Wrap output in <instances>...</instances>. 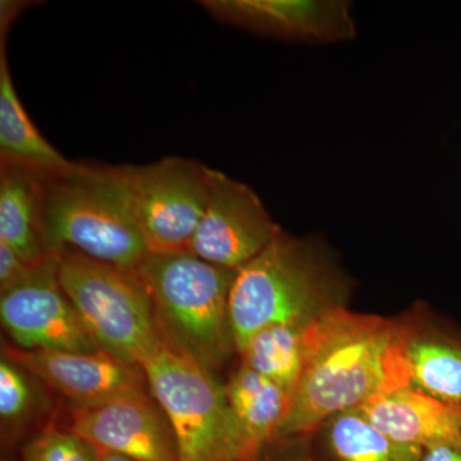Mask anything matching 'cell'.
I'll list each match as a JSON object with an SVG mask.
<instances>
[{
	"label": "cell",
	"instance_id": "1",
	"mask_svg": "<svg viewBox=\"0 0 461 461\" xmlns=\"http://www.w3.org/2000/svg\"><path fill=\"white\" fill-rule=\"evenodd\" d=\"M403 324L335 306L303 332V369L275 439L313 432L339 412L409 387Z\"/></svg>",
	"mask_w": 461,
	"mask_h": 461
},
{
	"label": "cell",
	"instance_id": "2",
	"mask_svg": "<svg viewBox=\"0 0 461 461\" xmlns=\"http://www.w3.org/2000/svg\"><path fill=\"white\" fill-rule=\"evenodd\" d=\"M348 286L326 248L281 230L259 256L236 271L230 295L236 351L241 354L260 330L280 324L305 326L344 305Z\"/></svg>",
	"mask_w": 461,
	"mask_h": 461
},
{
	"label": "cell",
	"instance_id": "3",
	"mask_svg": "<svg viewBox=\"0 0 461 461\" xmlns=\"http://www.w3.org/2000/svg\"><path fill=\"white\" fill-rule=\"evenodd\" d=\"M42 239L50 256L74 250L135 271L148 256L114 167L72 162L41 173Z\"/></svg>",
	"mask_w": 461,
	"mask_h": 461
},
{
	"label": "cell",
	"instance_id": "4",
	"mask_svg": "<svg viewBox=\"0 0 461 461\" xmlns=\"http://www.w3.org/2000/svg\"><path fill=\"white\" fill-rule=\"evenodd\" d=\"M135 273L163 339L212 371L222 366L236 350L230 314L236 271L182 251L148 254Z\"/></svg>",
	"mask_w": 461,
	"mask_h": 461
},
{
	"label": "cell",
	"instance_id": "5",
	"mask_svg": "<svg viewBox=\"0 0 461 461\" xmlns=\"http://www.w3.org/2000/svg\"><path fill=\"white\" fill-rule=\"evenodd\" d=\"M141 368L171 423L180 461H247L226 386L212 369L166 339Z\"/></svg>",
	"mask_w": 461,
	"mask_h": 461
},
{
	"label": "cell",
	"instance_id": "6",
	"mask_svg": "<svg viewBox=\"0 0 461 461\" xmlns=\"http://www.w3.org/2000/svg\"><path fill=\"white\" fill-rule=\"evenodd\" d=\"M56 257L60 287L98 348L141 366L165 339L135 271L74 250Z\"/></svg>",
	"mask_w": 461,
	"mask_h": 461
},
{
	"label": "cell",
	"instance_id": "7",
	"mask_svg": "<svg viewBox=\"0 0 461 461\" xmlns=\"http://www.w3.org/2000/svg\"><path fill=\"white\" fill-rule=\"evenodd\" d=\"M149 254L190 251L208 200L211 168L182 157L114 167Z\"/></svg>",
	"mask_w": 461,
	"mask_h": 461
},
{
	"label": "cell",
	"instance_id": "8",
	"mask_svg": "<svg viewBox=\"0 0 461 461\" xmlns=\"http://www.w3.org/2000/svg\"><path fill=\"white\" fill-rule=\"evenodd\" d=\"M281 230L256 191L211 168L208 200L191 253L238 271L259 256Z\"/></svg>",
	"mask_w": 461,
	"mask_h": 461
},
{
	"label": "cell",
	"instance_id": "9",
	"mask_svg": "<svg viewBox=\"0 0 461 461\" xmlns=\"http://www.w3.org/2000/svg\"><path fill=\"white\" fill-rule=\"evenodd\" d=\"M0 318L23 350H100L60 287L57 257L36 267L23 284L2 293Z\"/></svg>",
	"mask_w": 461,
	"mask_h": 461
},
{
	"label": "cell",
	"instance_id": "10",
	"mask_svg": "<svg viewBox=\"0 0 461 461\" xmlns=\"http://www.w3.org/2000/svg\"><path fill=\"white\" fill-rule=\"evenodd\" d=\"M68 429L103 453L135 461H180L171 423L148 391L74 408Z\"/></svg>",
	"mask_w": 461,
	"mask_h": 461
},
{
	"label": "cell",
	"instance_id": "11",
	"mask_svg": "<svg viewBox=\"0 0 461 461\" xmlns=\"http://www.w3.org/2000/svg\"><path fill=\"white\" fill-rule=\"evenodd\" d=\"M5 357L65 396L74 408L148 391L147 375L140 366L102 348L91 353L5 348Z\"/></svg>",
	"mask_w": 461,
	"mask_h": 461
},
{
	"label": "cell",
	"instance_id": "12",
	"mask_svg": "<svg viewBox=\"0 0 461 461\" xmlns=\"http://www.w3.org/2000/svg\"><path fill=\"white\" fill-rule=\"evenodd\" d=\"M200 5L227 25L281 41L327 44L357 33L351 3L344 0H204Z\"/></svg>",
	"mask_w": 461,
	"mask_h": 461
},
{
	"label": "cell",
	"instance_id": "13",
	"mask_svg": "<svg viewBox=\"0 0 461 461\" xmlns=\"http://www.w3.org/2000/svg\"><path fill=\"white\" fill-rule=\"evenodd\" d=\"M384 435L426 448L461 445V411L409 386L373 397L357 408Z\"/></svg>",
	"mask_w": 461,
	"mask_h": 461
},
{
	"label": "cell",
	"instance_id": "14",
	"mask_svg": "<svg viewBox=\"0 0 461 461\" xmlns=\"http://www.w3.org/2000/svg\"><path fill=\"white\" fill-rule=\"evenodd\" d=\"M403 324L412 387L461 411V332L437 321Z\"/></svg>",
	"mask_w": 461,
	"mask_h": 461
},
{
	"label": "cell",
	"instance_id": "15",
	"mask_svg": "<svg viewBox=\"0 0 461 461\" xmlns=\"http://www.w3.org/2000/svg\"><path fill=\"white\" fill-rule=\"evenodd\" d=\"M8 21L0 20V165L54 173L72 165L33 124L18 96L7 57Z\"/></svg>",
	"mask_w": 461,
	"mask_h": 461
},
{
	"label": "cell",
	"instance_id": "16",
	"mask_svg": "<svg viewBox=\"0 0 461 461\" xmlns=\"http://www.w3.org/2000/svg\"><path fill=\"white\" fill-rule=\"evenodd\" d=\"M0 242L35 266L54 257L42 239L41 173L0 165Z\"/></svg>",
	"mask_w": 461,
	"mask_h": 461
},
{
	"label": "cell",
	"instance_id": "17",
	"mask_svg": "<svg viewBox=\"0 0 461 461\" xmlns=\"http://www.w3.org/2000/svg\"><path fill=\"white\" fill-rule=\"evenodd\" d=\"M245 459L257 461L286 417L291 396L271 379L242 364L226 386Z\"/></svg>",
	"mask_w": 461,
	"mask_h": 461
},
{
	"label": "cell",
	"instance_id": "18",
	"mask_svg": "<svg viewBox=\"0 0 461 461\" xmlns=\"http://www.w3.org/2000/svg\"><path fill=\"white\" fill-rule=\"evenodd\" d=\"M321 429L332 461H420L424 451L384 435L357 409L330 418Z\"/></svg>",
	"mask_w": 461,
	"mask_h": 461
},
{
	"label": "cell",
	"instance_id": "19",
	"mask_svg": "<svg viewBox=\"0 0 461 461\" xmlns=\"http://www.w3.org/2000/svg\"><path fill=\"white\" fill-rule=\"evenodd\" d=\"M305 326L280 324L260 330L240 354L244 366L271 379L291 399L302 375Z\"/></svg>",
	"mask_w": 461,
	"mask_h": 461
},
{
	"label": "cell",
	"instance_id": "20",
	"mask_svg": "<svg viewBox=\"0 0 461 461\" xmlns=\"http://www.w3.org/2000/svg\"><path fill=\"white\" fill-rule=\"evenodd\" d=\"M25 461H98V450L71 430L45 429L23 447Z\"/></svg>",
	"mask_w": 461,
	"mask_h": 461
},
{
	"label": "cell",
	"instance_id": "21",
	"mask_svg": "<svg viewBox=\"0 0 461 461\" xmlns=\"http://www.w3.org/2000/svg\"><path fill=\"white\" fill-rule=\"evenodd\" d=\"M32 402V391L23 369L3 355L0 362V415L5 421H16Z\"/></svg>",
	"mask_w": 461,
	"mask_h": 461
},
{
	"label": "cell",
	"instance_id": "22",
	"mask_svg": "<svg viewBox=\"0 0 461 461\" xmlns=\"http://www.w3.org/2000/svg\"><path fill=\"white\" fill-rule=\"evenodd\" d=\"M38 266L41 264L35 266L23 262L11 248L0 242V293H5L23 284Z\"/></svg>",
	"mask_w": 461,
	"mask_h": 461
},
{
	"label": "cell",
	"instance_id": "23",
	"mask_svg": "<svg viewBox=\"0 0 461 461\" xmlns=\"http://www.w3.org/2000/svg\"><path fill=\"white\" fill-rule=\"evenodd\" d=\"M420 461H461V445L445 444L426 448Z\"/></svg>",
	"mask_w": 461,
	"mask_h": 461
},
{
	"label": "cell",
	"instance_id": "24",
	"mask_svg": "<svg viewBox=\"0 0 461 461\" xmlns=\"http://www.w3.org/2000/svg\"><path fill=\"white\" fill-rule=\"evenodd\" d=\"M267 461H318L314 459L313 455L308 453L304 448L300 446H286L285 448H280L272 456H268Z\"/></svg>",
	"mask_w": 461,
	"mask_h": 461
},
{
	"label": "cell",
	"instance_id": "25",
	"mask_svg": "<svg viewBox=\"0 0 461 461\" xmlns=\"http://www.w3.org/2000/svg\"><path fill=\"white\" fill-rule=\"evenodd\" d=\"M98 461H135L129 459V457L121 456V455L112 453H103L98 451Z\"/></svg>",
	"mask_w": 461,
	"mask_h": 461
},
{
	"label": "cell",
	"instance_id": "26",
	"mask_svg": "<svg viewBox=\"0 0 461 461\" xmlns=\"http://www.w3.org/2000/svg\"><path fill=\"white\" fill-rule=\"evenodd\" d=\"M2 461H14V460H2Z\"/></svg>",
	"mask_w": 461,
	"mask_h": 461
}]
</instances>
